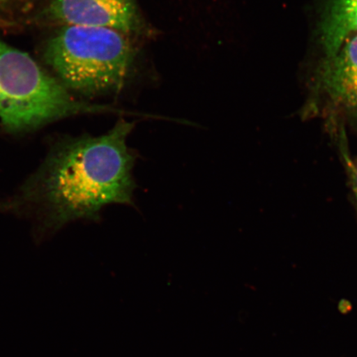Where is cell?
Here are the masks:
<instances>
[{"mask_svg":"<svg viewBox=\"0 0 357 357\" xmlns=\"http://www.w3.org/2000/svg\"><path fill=\"white\" fill-rule=\"evenodd\" d=\"M133 128L120 119L101 136L58 140L19 190L0 200V211L29 218L48 235L77 220H99L107 205L133 204L137 155L127 145Z\"/></svg>","mask_w":357,"mask_h":357,"instance_id":"6da1fadb","label":"cell"},{"mask_svg":"<svg viewBox=\"0 0 357 357\" xmlns=\"http://www.w3.org/2000/svg\"><path fill=\"white\" fill-rule=\"evenodd\" d=\"M43 60L73 95L118 92L130 75L136 49L127 35L96 26H61L47 39Z\"/></svg>","mask_w":357,"mask_h":357,"instance_id":"7a4b0ae2","label":"cell"},{"mask_svg":"<svg viewBox=\"0 0 357 357\" xmlns=\"http://www.w3.org/2000/svg\"><path fill=\"white\" fill-rule=\"evenodd\" d=\"M112 110L80 101L29 53L0 39V122L20 135L80 114Z\"/></svg>","mask_w":357,"mask_h":357,"instance_id":"3957f363","label":"cell"},{"mask_svg":"<svg viewBox=\"0 0 357 357\" xmlns=\"http://www.w3.org/2000/svg\"><path fill=\"white\" fill-rule=\"evenodd\" d=\"M39 25L86 26L149 35L136 0H47L29 20Z\"/></svg>","mask_w":357,"mask_h":357,"instance_id":"277c9868","label":"cell"},{"mask_svg":"<svg viewBox=\"0 0 357 357\" xmlns=\"http://www.w3.org/2000/svg\"><path fill=\"white\" fill-rule=\"evenodd\" d=\"M326 56L323 70L326 92L339 108L357 115V33L345 36Z\"/></svg>","mask_w":357,"mask_h":357,"instance_id":"5b68a950","label":"cell"},{"mask_svg":"<svg viewBox=\"0 0 357 357\" xmlns=\"http://www.w3.org/2000/svg\"><path fill=\"white\" fill-rule=\"evenodd\" d=\"M351 33H357V0H332L321 26L326 55Z\"/></svg>","mask_w":357,"mask_h":357,"instance_id":"8992f818","label":"cell"},{"mask_svg":"<svg viewBox=\"0 0 357 357\" xmlns=\"http://www.w3.org/2000/svg\"><path fill=\"white\" fill-rule=\"evenodd\" d=\"M17 1H20V0H0V7L10 6V4Z\"/></svg>","mask_w":357,"mask_h":357,"instance_id":"52a82bcc","label":"cell"},{"mask_svg":"<svg viewBox=\"0 0 357 357\" xmlns=\"http://www.w3.org/2000/svg\"><path fill=\"white\" fill-rule=\"evenodd\" d=\"M355 183H356V193H357V167L356 168V172H355Z\"/></svg>","mask_w":357,"mask_h":357,"instance_id":"ba28073f","label":"cell"}]
</instances>
